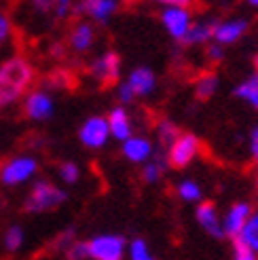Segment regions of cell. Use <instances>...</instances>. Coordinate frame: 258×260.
<instances>
[{
    "label": "cell",
    "mask_w": 258,
    "mask_h": 260,
    "mask_svg": "<svg viewBox=\"0 0 258 260\" xmlns=\"http://www.w3.org/2000/svg\"><path fill=\"white\" fill-rule=\"evenodd\" d=\"M36 66L30 57L15 53L0 61V108L25 98L36 83Z\"/></svg>",
    "instance_id": "1"
},
{
    "label": "cell",
    "mask_w": 258,
    "mask_h": 260,
    "mask_svg": "<svg viewBox=\"0 0 258 260\" xmlns=\"http://www.w3.org/2000/svg\"><path fill=\"white\" fill-rule=\"evenodd\" d=\"M68 201V192L59 184L51 182L47 178L34 180L32 188L28 190L23 199V212L25 214H49L55 212Z\"/></svg>",
    "instance_id": "2"
},
{
    "label": "cell",
    "mask_w": 258,
    "mask_h": 260,
    "mask_svg": "<svg viewBox=\"0 0 258 260\" xmlns=\"http://www.w3.org/2000/svg\"><path fill=\"white\" fill-rule=\"evenodd\" d=\"M121 72H123V61L117 51H102L91 61L87 63V74L95 85L100 87H117L121 83Z\"/></svg>",
    "instance_id": "3"
},
{
    "label": "cell",
    "mask_w": 258,
    "mask_h": 260,
    "mask_svg": "<svg viewBox=\"0 0 258 260\" xmlns=\"http://www.w3.org/2000/svg\"><path fill=\"white\" fill-rule=\"evenodd\" d=\"M38 170H41V163L34 154H17V157H11L5 163H0V182L9 188L21 186L25 182L34 180Z\"/></svg>",
    "instance_id": "4"
},
{
    "label": "cell",
    "mask_w": 258,
    "mask_h": 260,
    "mask_svg": "<svg viewBox=\"0 0 258 260\" xmlns=\"http://www.w3.org/2000/svg\"><path fill=\"white\" fill-rule=\"evenodd\" d=\"M89 260H125L127 239L119 233H100L87 239Z\"/></svg>",
    "instance_id": "5"
},
{
    "label": "cell",
    "mask_w": 258,
    "mask_h": 260,
    "mask_svg": "<svg viewBox=\"0 0 258 260\" xmlns=\"http://www.w3.org/2000/svg\"><path fill=\"white\" fill-rule=\"evenodd\" d=\"M201 140L195 134L182 132L178 140L165 150V159L170 163V170H184L190 163H195L201 154Z\"/></svg>",
    "instance_id": "6"
},
{
    "label": "cell",
    "mask_w": 258,
    "mask_h": 260,
    "mask_svg": "<svg viewBox=\"0 0 258 260\" xmlns=\"http://www.w3.org/2000/svg\"><path fill=\"white\" fill-rule=\"evenodd\" d=\"M21 110H23V116L30 119L34 123H43V121H49L51 116L55 114V100H53V93L43 87H36V89H30L25 93L23 102H21Z\"/></svg>",
    "instance_id": "7"
},
{
    "label": "cell",
    "mask_w": 258,
    "mask_h": 260,
    "mask_svg": "<svg viewBox=\"0 0 258 260\" xmlns=\"http://www.w3.org/2000/svg\"><path fill=\"white\" fill-rule=\"evenodd\" d=\"M98 41V25L89 19H76L66 36V47L74 55H87L95 47Z\"/></svg>",
    "instance_id": "8"
},
{
    "label": "cell",
    "mask_w": 258,
    "mask_h": 260,
    "mask_svg": "<svg viewBox=\"0 0 258 260\" xmlns=\"http://www.w3.org/2000/svg\"><path fill=\"white\" fill-rule=\"evenodd\" d=\"M110 127H108V119L102 114H93L89 119L83 121V125L79 127V142L89 148V150H100L104 148L110 142Z\"/></svg>",
    "instance_id": "9"
},
{
    "label": "cell",
    "mask_w": 258,
    "mask_h": 260,
    "mask_svg": "<svg viewBox=\"0 0 258 260\" xmlns=\"http://www.w3.org/2000/svg\"><path fill=\"white\" fill-rule=\"evenodd\" d=\"M159 21L163 25V30L170 34L176 43H182L195 19H192L190 9H186V7H167L161 11Z\"/></svg>",
    "instance_id": "10"
},
{
    "label": "cell",
    "mask_w": 258,
    "mask_h": 260,
    "mask_svg": "<svg viewBox=\"0 0 258 260\" xmlns=\"http://www.w3.org/2000/svg\"><path fill=\"white\" fill-rule=\"evenodd\" d=\"M250 21L246 17H229V19H216L214 21V43L231 47L239 43L248 34Z\"/></svg>",
    "instance_id": "11"
},
{
    "label": "cell",
    "mask_w": 258,
    "mask_h": 260,
    "mask_svg": "<svg viewBox=\"0 0 258 260\" xmlns=\"http://www.w3.org/2000/svg\"><path fill=\"white\" fill-rule=\"evenodd\" d=\"M157 150L154 142L148 138V136H142V134H134L129 140L121 142V154L123 159L134 163V165H144L146 161H150Z\"/></svg>",
    "instance_id": "12"
},
{
    "label": "cell",
    "mask_w": 258,
    "mask_h": 260,
    "mask_svg": "<svg viewBox=\"0 0 258 260\" xmlns=\"http://www.w3.org/2000/svg\"><path fill=\"white\" fill-rule=\"evenodd\" d=\"M254 212V205L250 201H235L229 210L222 214V226H224V235L229 239H237L241 235L243 226L248 224V220Z\"/></svg>",
    "instance_id": "13"
},
{
    "label": "cell",
    "mask_w": 258,
    "mask_h": 260,
    "mask_svg": "<svg viewBox=\"0 0 258 260\" xmlns=\"http://www.w3.org/2000/svg\"><path fill=\"white\" fill-rule=\"evenodd\" d=\"M195 220L201 226L205 235H210L214 239H224V226H222V214L218 212V205L210 201H201L195 210Z\"/></svg>",
    "instance_id": "14"
},
{
    "label": "cell",
    "mask_w": 258,
    "mask_h": 260,
    "mask_svg": "<svg viewBox=\"0 0 258 260\" xmlns=\"http://www.w3.org/2000/svg\"><path fill=\"white\" fill-rule=\"evenodd\" d=\"M32 11L41 17H49L53 21H68L74 15V0H28Z\"/></svg>",
    "instance_id": "15"
},
{
    "label": "cell",
    "mask_w": 258,
    "mask_h": 260,
    "mask_svg": "<svg viewBox=\"0 0 258 260\" xmlns=\"http://www.w3.org/2000/svg\"><path fill=\"white\" fill-rule=\"evenodd\" d=\"M125 83L129 85V89L134 91V95L140 100L150 98L154 91H157V74L148 66H136L129 70Z\"/></svg>",
    "instance_id": "16"
},
{
    "label": "cell",
    "mask_w": 258,
    "mask_h": 260,
    "mask_svg": "<svg viewBox=\"0 0 258 260\" xmlns=\"http://www.w3.org/2000/svg\"><path fill=\"white\" fill-rule=\"evenodd\" d=\"M119 11V0H87L81 9V17H87L95 25H106Z\"/></svg>",
    "instance_id": "17"
},
{
    "label": "cell",
    "mask_w": 258,
    "mask_h": 260,
    "mask_svg": "<svg viewBox=\"0 0 258 260\" xmlns=\"http://www.w3.org/2000/svg\"><path fill=\"white\" fill-rule=\"evenodd\" d=\"M108 127H110V138L117 142H125L134 136V119L125 106H114L108 112Z\"/></svg>",
    "instance_id": "18"
},
{
    "label": "cell",
    "mask_w": 258,
    "mask_h": 260,
    "mask_svg": "<svg viewBox=\"0 0 258 260\" xmlns=\"http://www.w3.org/2000/svg\"><path fill=\"white\" fill-rule=\"evenodd\" d=\"M212 41H214V21L199 19V21H192L188 34L184 36V41L180 45L182 47H205Z\"/></svg>",
    "instance_id": "19"
},
{
    "label": "cell",
    "mask_w": 258,
    "mask_h": 260,
    "mask_svg": "<svg viewBox=\"0 0 258 260\" xmlns=\"http://www.w3.org/2000/svg\"><path fill=\"white\" fill-rule=\"evenodd\" d=\"M167 170H170V163L165 159V152L163 154H154L150 161H146L144 165H140V178L144 184L152 186V184H159V182L165 178Z\"/></svg>",
    "instance_id": "20"
},
{
    "label": "cell",
    "mask_w": 258,
    "mask_h": 260,
    "mask_svg": "<svg viewBox=\"0 0 258 260\" xmlns=\"http://www.w3.org/2000/svg\"><path fill=\"white\" fill-rule=\"evenodd\" d=\"M233 95L243 102V104H248V106L252 110H258V74H250L246 76L243 81H239L233 89Z\"/></svg>",
    "instance_id": "21"
},
{
    "label": "cell",
    "mask_w": 258,
    "mask_h": 260,
    "mask_svg": "<svg viewBox=\"0 0 258 260\" xmlns=\"http://www.w3.org/2000/svg\"><path fill=\"white\" fill-rule=\"evenodd\" d=\"M220 89V76H218L214 70H205L195 79V95L197 100H210L218 93Z\"/></svg>",
    "instance_id": "22"
},
{
    "label": "cell",
    "mask_w": 258,
    "mask_h": 260,
    "mask_svg": "<svg viewBox=\"0 0 258 260\" xmlns=\"http://www.w3.org/2000/svg\"><path fill=\"white\" fill-rule=\"evenodd\" d=\"M74 85V74L66 68H55L49 74L43 76L41 87L47 91H61V89H70Z\"/></svg>",
    "instance_id": "23"
},
{
    "label": "cell",
    "mask_w": 258,
    "mask_h": 260,
    "mask_svg": "<svg viewBox=\"0 0 258 260\" xmlns=\"http://www.w3.org/2000/svg\"><path fill=\"white\" fill-rule=\"evenodd\" d=\"M176 197L180 201H184V203H195L199 205L201 199H203V188L197 180H192V178H182L176 184Z\"/></svg>",
    "instance_id": "24"
},
{
    "label": "cell",
    "mask_w": 258,
    "mask_h": 260,
    "mask_svg": "<svg viewBox=\"0 0 258 260\" xmlns=\"http://www.w3.org/2000/svg\"><path fill=\"white\" fill-rule=\"evenodd\" d=\"M182 134V129H180L174 121L170 119H159L157 125H154V136H157V142H159V146L163 150L170 148L174 142L178 140V136Z\"/></svg>",
    "instance_id": "25"
},
{
    "label": "cell",
    "mask_w": 258,
    "mask_h": 260,
    "mask_svg": "<svg viewBox=\"0 0 258 260\" xmlns=\"http://www.w3.org/2000/svg\"><path fill=\"white\" fill-rule=\"evenodd\" d=\"M76 239H79V233H76V229L74 226H66V229H61L57 235L49 241L47 252L55 254V256H63V252H66Z\"/></svg>",
    "instance_id": "26"
},
{
    "label": "cell",
    "mask_w": 258,
    "mask_h": 260,
    "mask_svg": "<svg viewBox=\"0 0 258 260\" xmlns=\"http://www.w3.org/2000/svg\"><path fill=\"white\" fill-rule=\"evenodd\" d=\"M125 260H159L144 237L127 239V258Z\"/></svg>",
    "instance_id": "27"
},
{
    "label": "cell",
    "mask_w": 258,
    "mask_h": 260,
    "mask_svg": "<svg viewBox=\"0 0 258 260\" xmlns=\"http://www.w3.org/2000/svg\"><path fill=\"white\" fill-rule=\"evenodd\" d=\"M241 243H246L248 248L258 256V207H254V212L248 220V224L243 226L241 231V235L237 237Z\"/></svg>",
    "instance_id": "28"
},
{
    "label": "cell",
    "mask_w": 258,
    "mask_h": 260,
    "mask_svg": "<svg viewBox=\"0 0 258 260\" xmlns=\"http://www.w3.org/2000/svg\"><path fill=\"white\" fill-rule=\"evenodd\" d=\"M23 243H25V231L23 226L19 224H11L7 231H5V235H3V245H5V250L9 254H15L23 248Z\"/></svg>",
    "instance_id": "29"
},
{
    "label": "cell",
    "mask_w": 258,
    "mask_h": 260,
    "mask_svg": "<svg viewBox=\"0 0 258 260\" xmlns=\"http://www.w3.org/2000/svg\"><path fill=\"white\" fill-rule=\"evenodd\" d=\"M81 165L76 163V161H61L57 165V178L61 184H66V186H74L76 182L81 180Z\"/></svg>",
    "instance_id": "30"
},
{
    "label": "cell",
    "mask_w": 258,
    "mask_h": 260,
    "mask_svg": "<svg viewBox=\"0 0 258 260\" xmlns=\"http://www.w3.org/2000/svg\"><path fill=\"white\" fill-rule=\"evenodd\" d=\"M63 260H89L87 239H76L70 248L63 252Z\"/></svg>",
    "instance_id": "31"
},
{
    "label": "cell",
    "mask_w": 258,
    "mask_h": 260,
    "mask_svg": "<svg viewBox=\"0 0 258 260\" xmlns=\"http://www.w3.org/2000/svg\"><path fill=\"white\" fill-rule=\"evenodd\" d=\"M231 258L233 260H258V256L248 248L246 243H241L239 239H233V245H231Z\"/></svg>",
    "instance_id": "32"
},
{
    "label": "cell",
    "mask_w": 258,
    "mask_h": 260,
    "mask_svg": "<svg viewBox=\"0 0 258 260\" xmlns=\"http://www.w3.org/2000/svg\"><path fill=\"white\" fill-rule=\"evenodd\" d=\"M13 32H15V25H13L9 13H5L3 9H0V47L11 41Z\"/></svg>",
    "instance_id": "33"
},
{
    "label": "cell",
    "mask_w": 258,
    "mask_h": 260,
    "mask_svg": "<svg viewBox=\"0 0 258 260\" xmlns=\"http://www.w3.org/2000/svg\"><path fill=\"white\" fill-rule=\"evenodd\" d=\"M203 51H205V59H208L210 63H220L222 59H224V55H227V47H222V45H218V43H210V45H205L203 47Z\"/></svg>",
    "instance_id": "34"
},
{
    "label": "cell",
    "mask_w": 258,
    "mask_h": 260,
    "mask_svg": "<svg viewBox=\"0 0 258 260\" xmlns=\"http://www.w3.org/2000/svg\"><path fill=\"white\" fill-rule=\"evenodd\" d=\"M117 102H119V106H132L134 102H138V98L134 95V91L129 89V85L125 83V81H121L119 85H117Z\"/></svg>",
    "instance_id": "35"
},
{
    "label": "cell",
    "mask_w": 258,
    "mask_h": 260,
    "mask_svg": "<svg viewBox=\"0 0 258 260\" xmlns=\"http://www.w3.org/2000/svg\"><path fill=\"white\" fill-rule=\"evenodd\" d=\"M248 148H250V154L252 159L258 161V125H254L250 129V136H248Z\"/></svg>",
    "instance_id": "36"
},
{
    "label": "cell",
    "mask_w": 258,
    "mask_h": 260,
    "mask_svg": "<svg viewBox=\"0 0 258 260\" xmlns=\"http://www.w3.org/2000/svg\"><path fill=\"white\" fill-rule=\"evenodd\" d=\"M150 3L161 5L163 9H167V7H186V9H190L192 0H150Z\"/></svg>",
    "instance_id": "37"
},
{
    "label": "cell",
    "mask_w": 258,
    "mask_h": 260,
    "mask_svg": "<svg viewBox=\"0 0 258 260\" xmlns=\"http://www.w3.org/2000/svg\"><path fill=\"white\" fill-rule=\"evenodd\" d=\"M252 178H254V188L258 190V161H254V172H252Z\"/></svg>",
    "instance_id": "38"
},
{
    "label": "cell",
    "mask_w": 258,
    "mask_h": 260,
    "mask_svg": "<svg viewBox=\"0 0 258 260\" xmlns=\"http://www.w3.org/2000/svg\"><path fill=\"white\" fill-rule=\"evenodd\" d=\"M254 72H256V74H258V53H256V55H254Z\"/></svg>",
    "instance_id": "39"
},
{
    "label": "cell",
    "mask_w": 258,
    "mask_h": 260,
    "mask_svg": "<svg viewBox=\"0 0 258 260\" xmlns=\"http://www.w3.org/2000/svg\"><path fill=\"white\" fill-rule=\"evenodd\" d=\"M246 3H248L250 7H258V0H246Z\"/></svg>",
    "instance_id": "40"
}]
</instances>
